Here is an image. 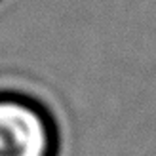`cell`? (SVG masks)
I'll use <instances>...</instances> for the list:
<instances>
[{"label": "cell", "mask_w": 156, "mask_h": 156, "mask_svg": "<svg viewBox=\"0 0 156 156\" xmlns=\"http://www.w3.org/2000/svg\"><path fill=\"white\" fill-rule=\"evenodd\" d=\"M55 126L33 99L0 93V156H55Z\"/></svg>", "instance_id": "6da1fadb"}]
</instances>
